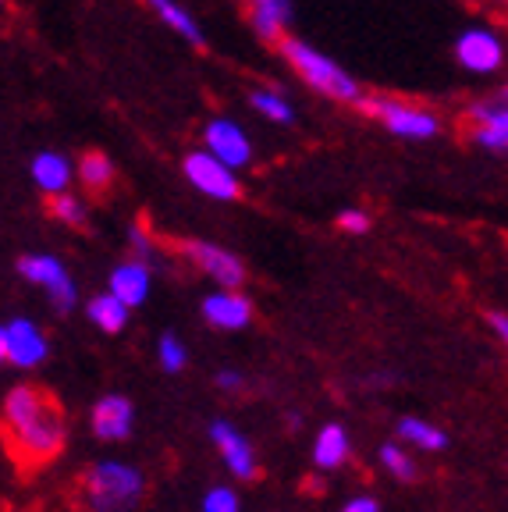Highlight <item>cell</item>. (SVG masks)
Instances as JSON below:
<instances>
[{
    "instance_id": "cell-1",
    "label": "cell",
    "mask_w": 508,
    "mask_h": 512,
    "mask_svg": "<svg viewBox=\"0 0 508 512\" xmlns=\"http://www.w3.org/2000/svg\"><path fill=\"white\" fill-rule=\"evenodd\" d=\"M68 427L54 395L32 384H18L4 399V441L25 466H47L64 448Z\"/></svg>"
},
{
    "instance_id": "cell-2",
    "label": "cell",
    "mask_w": 508,
    "mask_h": 512,
    "mask_svg": "<svg viewBox=\"0 0 508 512\" xmlns=\"http://www.w3.org/2000/svg\"><path fill=\"white\" fill-rule=\"evenodd\" d=\"M89 512H128L143 498V473L125 463H96L82 473Z\"/></svg>"
},
{
    "instance_id": "cell-3",
    "label": "cell",
    "mask_w": 508,
    "mask_h": 512,
    "mask_svg": "<svg viewBox=\"0 0 508 512\" xmlns=\"http://www.w3.org/2000/svg\"><path fill=\"white\" fill-rule=\"evenodd\" d=\"M278 43H281V54H285L295 72H299V79L317 89V93L345 100V104H356L359 96H363L359 82L352 79L345 68H338V61H331L327 54L313 50L310 43H302V40H278Z\"/></svg>"
},
{
    "instance_id": "cell-4",
    "label": "cell",
    "mask_w": 508,
    "mask_h": 512,
    "mask_svg": "<svg viewBox=\"0 0 508 512\" xmlns=\"http://www.w3.org/2000/svg\"><path fill=\"white\" fill-rule=\"evenodd\" d=\"M356 104H363L366 114L381 118V125L402 139H430V136H437V128H441L434 114L423 111V107H416V104H405V100H388V96H359Z\"/></svg>"
},
{
    "instance_id": "cell-5",
    "label": "cell",
    "mask_w": 508,
    "mask_h": 512,
    "mask_svg": "<svg viewBox=\"0 0 508 512\" xmlns=\"http://www.w3.org/2000/svg\"><path fill=\"white\" fill-rule=\"evenodd\" d=\"M182 168H185V178H189L203 196H210V200H224V203L239 200L242 185H239V178H235V168L221 164L214 153H207V150L189 153Z\"/></svg>"
},
{
    "instance_id": "cell-6",
    "label": "cell",
    "mask_w": 508,
    "mask_h": 512,
    "mask_svg": "<svg viewBox=\"0 0 508 512\" xmlns=\"http://www.w3.org/2000/svg\"><path fill=\"white\" fill-rule=\"evenodd\" d=\"M18 274L32 285H43L50 292V303L57 313H72L75 310V285L64 271L61 260L54 256H22L18 260Z\"/></svg>"
},
{
    "instance_id": "cell-7",
    "label": "cell",
    "mask_w": 508,
    "mask_h": 512,
    "mask_svg": "<svg viewBox=\"0 0 508 512\" xmlns=\"http://www.w3.org/2000/svg\"><path fill=\"white\" fill-rule=\"evenodd\" d=\"M455 57H459V64L466 68V72L473 75H491L501 68V61H505V43H501V36L494 29H466L459 36V43H455Z\"/></svg>"
},
{
    "instance_id": "cell-8",
    "label": "cell",
    "mask_w": 508,
    "mask_h": 512,
    "mask_svg": "<svg viewBox=\"0 0 508 512\" xmlns=\"http://www.w3.org/2000/svg\"><path fill=\"white\" fill-rule=\"evenodd\" d=\"M203 143H207V153H214L221 164L228 168H246L253 160V139L246 136V128L235 125L231 118H214L207 128H203Z\"/></svg>"
},
{
    "instance_id": "cell-9",
    "label": "cell",
    "mask_w": 508,
    "mask_h": 512,
    "mask_svg": "<svg viewBox=\"0 0 508 512\" xmlns=\"http://www.w3.org/2000/svg\"><path fill=\"white\" fill-rule=\"evenodd\" d=\"M182 249L192 264L207 274V278H214L221 288H242L246 267H242L239 256H231L228 249L214 246V242H182Z\"/></svg>"
},
{
    "instance_id": "cell-10",
    "label": "cell",
    "mask_w": 508,
    "mask_h": 512,
    "mask_svg": "<svg viewBox=\"0 0 508 512\" xmlns=\"http://www.w3.org/2000/svg\"><path fill=\"white\" fill-rule=\"evenodd\" d=\"M469 121H473V139L477 146L494 153H505L508 146V111H505V96H494V100H477L469 107Z\"/></svg>"
},
{
    "instance_id": "cell-11",
    "label": "cell",
    "mask_w": 508,
    "mask_h": 512,
    "mask_svg": "<svg viewBox=\"0 0 508 512\" xmlns=\"http://www.w3.org/2000/svg\"><path fill=\"white\" fill-rule=\"evenodd\" d=\"M4 352L15 367H36V363L47 360V338L32 320L18 317L4 328Z\"/></svg>"
},
{
    "instance_id": "cell-12",
    "label": "cell",
    "mask_w": 508,
    "mask_h": 512,
    "mask_svg": "<svg viewBox=\"0 0 508 512\" xmlns=\"http://www.w3.org/2000/svg\"><path fill=\"white\" fill-rule=\"evenodd\" d=\"M203 317L221 331H239L253 320V303L246 296H239L235 288H224L214 296L203 299Z\"/></svg>"
},
{
    "instance_id": "cell-13",
    "label": "cell",
    "mask_w": 508,
    "mask_h": 512,
    "mask_svg": "<svg viewBox=\"0 0 508 512\" xmlns=\"http://www.w3.org/2000/svg\"><path fill=\"white\" fill-rule=\"evenodd\" d=\"M210 438H214V445L221 448L224 463H228V470L235 473V477H242V480H253L256 477L253 445H249V441L242 438V434L235 431V427L224 424V420H217V424L210 427Z\"/></svg>"
},
{
    "instance_id": "cell-14",
    "label": "cell",
    "mask_w": 508,
    "mask_h": 512,
    "mask_svg": "<svg viewBox=\"0 0 508 512\" xmlns=\"http://www.w3.org/2000/svg\"><path fill=\"white\" fill-rule=\"evenodd\" d=\"M132 420H135L132 402L121 399V395H107V399H100L93 409V431H96V438H104V441L128 438Z\"/></svg>"
},
{
    "instance_id": "cell-15",
    "label": "cell",
    "mask_w": 508,
    "mask_h": 512,
    "mask_svg": "<svg viewBox=\"0 0 508 512\" xmlns=\"http://www.w3.org/2000/svg\"><path fill=\"white\" fill-rule=\"evenodd\" d=\"M253 29L263 40H285V29L292 22V0H246Z\"/></svg>"
},
{
    "instance_id": "cell-16",
    "label": "cell",
    "mask_w": 508,
    "mask_h": 512,
    "mask_svg": "<svg viewBox=\"0 0 508 512\" xmlns=\"http://www.w3.org/2000/svg\"><path fill=\"white\" fill-rule=\"evenodd\" d=\"M111 296H118L128 310L146 303V296H150V267H146L143 260L121 264L118 271L111 274Z\"/></svg>"
},
{
    "instance_id": "cell-17",
    "label": "cell",
    "mask_w": 508,
    "mask_h": 512,
    "mask_svg": "<svg viewBox=\"0 0 508 512\" xmlns=\"http://www.w3.org/2000/svg\"><path fill=\"white\" fill-rule=\"evenodd\" d=\"M72 160L64 157V153L57 150H43L32 157V178H36V185H40L43 192H64L68 189V182H72Z\"/></svg>"
},
{
    "instance_id": "cell-18",
    "label": "cell",
    "mask_w": 508,
    "mask_h": 512,
    "mask_svg": "<svg viewBox=\"0 0 508 512\" xmlns=\"http://www.w3.org/2000/svg\"><path fill=\"white\" fill-rule=\"evenodd\" d=\"M89 320H93L96 328L107 331V335H118L121 328L128 324V306L121 303L118 296H111V292H104V296H93L86 306Z\"/></svg>"
},
{
    "instance_id": "cell-19",
    "label": "cell",
    "mask_w": 508,
    "mask_h": 512,
    "mask_svg": "<svg viewBox=\"0 0 508 512\" xmlns=\"http://www.w3.org/2000/svg\"><path fill=\"white\" fill-rule=\"evenodd\" d=\"M150 8L157 11V18L167 25V29H175L182 40L189 43H203V32H199L196 18L189 15V11L178 4V0H150Z\"/></svg>"
},
{
    "instance_id": "cell-20",
    "label": "cell",
    "mask_w": 508,
    "mask_h": 512,
    "mask_svg": "<svg viewBox=\"0 0 508 512\" xmlns=\"http://www.w3.org/2000/svg\"><path fill=\"white\" fill-rule=\"evenodd\" d=\"M313 456L324 470H334V466H342L349 459V434L342 431L338 424H327L320 431L317 445H313Z\"/></svg>"
},
{
    "instance_id": "cell-21",
    "label": "cell",
    "mask_w": 508,
    "mask_h": 512,
    "mask_svg": "<svg viewBox=\"0 0 508 512\" xmlns=\"http://www.w3.org/2000/svg\"><path fill=\"white\" fill-rule=\"evenodd\" d=\"M398 434H402L405 441H413V445L427 448V452H441V448L448 445V438L437 431L434 424H427V420H416V416H405L402 424H398Z\"/></svg>"
},
{
    "instance_id": "cell-22",
    "label": "cell",
    "mask_w": 508,
    "mask_h": 512,
    "mask_svg": "<svg viewBox=\"0 0 508 512\" xmlns=\"http://www.w3.org/2000/svg\"><path fill=\"white\" fill-rule=\"evenodd\" d=\"M249 104H253V111H260L263 118H270V121H278V125H288V121H295L292 104H288L281 93H274V89H256Z\"/></svg>"
},
{
    "instance_id": "cell-23",
    "label": "cell",
    "mask_w": 508,
    "mask_h": 512,
    "mask_svg": "<svg viewBox=\"0 0 508 512\" xmlns=\"http://www.w3.org/2000/svg\"><path fill=\"white\" fill-rule=\"evenodd\" d=\"M79 178L86 182V189H107L111 185V178H114V164L104 157V153H86L82 157V164H79Z\"/></svg>"
},
{
    "instance_id": "cell-24",
    "label": "cell",
    "mask_w": 508,
    "mask_h": 512,
    "mask_svg": "<svg viewBox=\"0 0 508 512\" xmlns=\"http://www.w3.org/2000/svg\"><path fill=\"white\" fill-rule=\"evenodd\" d=\"M54 217L64 224H72V228H86V203L75 200V196H68V192H57Z\"/></svg>"
},
{
    "instance_id": "cell-25",
    "label": "cell",
    "mask_w": 508,
    "mask_h": 512,
    "mask_svg": "<svg viewBox=\"0 0 508 512\" xmlns=\"http://www.w3.org/2000/svg\"><path fill=\"white\" fill-rule=\"evenodd\" d=\"M381 463H384V470L395 473L398 480H413V477H416L413 459L405 456V452H402L398 445H384V448H381Z\"/></svg>"
},
{
    "instance_id": "cell-26",
    "label": "cell",
    "mask_w": 508,
    "mask_h": 512,
    "mask_svg": "<svg viewBox=\"0 0 508 512\" xmlns=\"http://www.w3.org/2000/svg\"><path fill=\"white\" fill-rule=\"evenodd\" d=\"M157 356H160V367H164L167 374H178V370L185 367V345L178 342L175 335H164V338H160Z\"/></svg>"
},
{
    "instance_id": "cell-27",
    "label": "cell",
    "mask_w": 508,
    "mask_h": 512,
    "mask_svg": "<svg viewBox=\"0 0 508 512\" xmlns=\"http://www.w3.org/2000/svg\"><path fill=\"white\" fill-rule=\"evenodd\" d=\"M203 512H239V495L231 488H214L203 498Z\"/></svg>"
},
{
    "instance_id": "cell-28",
    "label": "cell",
    "mask_w": 508,
    "mask_h": 512,
    "mask_svg": "<svg viewBox=\"0 0 508 512\" xmlns=\"http://www.w3.org/2000/svg\"><path fill=\"white\" fill-rule=\"evenodd\" d=\"M338 228L352 235H363V232H370V217H366L363 210H342V214H338Z\"/></svg>"
},
{
    "instance_id": "cell-29",
    "label": "cell",
    "mask_w": 508,
    "mask_h": 512,
    "mask_svg": "<svg viewBox=\"0 0 508 512\" xmlns=\"http://www.w3.org/2000/svg\"><path fill=\"white\" fill-rule=\"evenodd\" d=\"M342 512H381V505H377L374 498H352Z\"/></svg>"
},
{
    "instance_id": "cell-30",
    "label": "cell",
    "mask_w": 508,
    "mask_h": 512,
    "mask_svg": "<svg viewBox=\"0 0 508 512\" xmlns=\"http://www.w3.org/2000/svg\"><path fill=\"white\" fill-rule=\"evenodd\" d=\"M132 246H135V253L143 256V260H150L153 246H150V239H146V232H139V228H135V232H132Z\"/></svg>"
},
{
    "instance_id": "cell-31",
    "label": "cell",
    "mask_w": 508,
    "mask_h": 512,
    "mask_svg": "<svg viewBox=\"0 0 508 512\" xmlns=\"http://www.w3.org/2000/svg\"><path fill=\"white\" fill-rule=\"evenodd\" d=\"M491 328H494V335L498 338H508V320H505V313H491Z\"/></svg>"
},
{
    "instance_id": "cell-32",
    "label": "cell",
    "mask_w": 508,
    "mask_h": 512,
    "mask_svg": "<svg viewBox=\"0 0 508 512\" xmlns=\"http://www.w3.org/2000/svg\"><path fill=\"white\" fill-rule=\"evenodd\" d=\"M242 377L239 374H231V370H224L221 377H217V388H224V392H231V388H239Z\"/></svg>"
},
{
    "instance_id": "cell-33",
    "label": "cell",
    "mask_w": 508,
    "mask_h": 512,
    "mask_svg": "<svg viewBox=\"0 0 508 512\" xmlns=\"http://www.w3.org/2000/svg\"><path fill=\"white\" fill-rule=\"evenodd\" d=\"M8 360V352H4V328H0V363Z\"/></svg>"
}]
</instances>
